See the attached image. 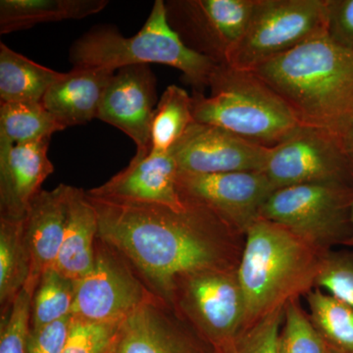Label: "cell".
I'll list each match as a JSON object with an SVG mask.
<instances>
[{
  "mask_svg": "<svg viewBox=\"0 0 353 353\" xmlns=\"http://www.w3.org/2000/svg\"><path fill=\"white\" fill-rule=\"evenodd\" d=\"M99 218L97 238L117 250L157 296L170 299L179 279L204 270H238L245 234L210 209L88 196Z\"/></svg>",
  "mask_w": 353,
  "mask_h": 353,
  "instance_id": "cell-1",
  "label": "cell"
},
{
  "mask_svg": "<svg viewBox=\"0 0 353 353\" xmlns=\"http://www.w3.org/2000/svg\"><path fill=\"white\" fill-rule=\"evenodd\" d=\"M303 126L338 138L353 115V50L328 34L309 39L252 70Z\"/></svg>",
  "mask_w": 353,
  "mask_h": 353,
  "instance_id": "cell-2",
  "label": "cell"
},
{
  "mask_svg": "<svg viewBox=\"0 0 353 353\" xmlns=\"http://www.w3.org/2000/svg\"><path fill=\"white\" fill-rule=\"evenodd\" d=\"M327 252L282 225L255 221L236 271L245 299L243 331L314 290Z\"/></svg>",
  "mask_w": 353,
  "mask_h": 353,
  "instance_id": "cell-3",
  "label": "cell"
},
{
  "mask_svg": "<svg viewBox=\"0 0 353 353\" xmlns=\"http://www.w3.org/2000/svg\"><path fill=\"white\" fill-rule=\"evenodd\" d=\"M74 66L115 71L134 65L164 64L182 72L194 92H204L220 64L185 46L167 18L166 2L157 0L141 31L126 38L114 28H95L70 50Z\"/></svg>",
  "mask_w": 353,
  "mask_h": 353,
  "instance_id": "cell-4",
  "label": "cell"
},
{
  "mask_svg": "<svg viewBox=\"0 0 353 353\" xmlns=\"http://www.w3.org/2000/svg\"><path fill=\"white\" fill-rule=\"evenodd\" d=\"M211 94L194 92V121L219 127L272 148L287 138L299 120L280 95L250 70L220 64L210 81Z\"/></svg>",
  "mask_w": 353,
  "mask_h": 353,
  "instance_id": "cell-5",
  "label": "cell"
},
{
  "mask_svg": "<svg viewBox=\"0 0 353 353\" xmlns=\"http://www.w3.org/2000/svg\"><path fill=\"white\" fill-rule=\"evenodd\" d=\"M353 185L303 183L275 190L260 218L282 225L322 252L345 245L352 234Z\"/></svg>",
  "mask_w": 353,
  "mask_h": 353,
  "instance_id": "cell-6",
  "label": "cell"
},
{
  "mask_svg": "<svg viewBox=\"0 0 353 353\" xmlns=\"http://www.w3.org/2000/svg\"><path fill=\"white\" fill-rule=\"evenodd\" d=\"M327 34V0H256L243 39L226 65L252 70Z\"/></svg>",
  "mask_w": 353,
  "mask_h": 353,
  "instance_id": "cell-7",
  "label": "cell"
},
{
  "mask_svg": "<svg viewBox=\"0 0 353 353\" xmlns=\"http://www.w3.org/2000/svg\"><path fill=\"white\" fill-rule=\"evenodd\" d=\"M238 270H204L179 279L169 303L216 350L243 332L245 299Z\"/></svg>",
  "mask_w": 353,
  "mask_h": 353,
  "instance_id": "cell-8",
  "label": "cell"
},
{
  "mask_svg": "<svg viewBox=\"0 0 353 353\" xmlns=\"http://www.w3.org/2000/svg\"><path fill=\"white\" fill-rule=\"evenodd\" d=\"M154 294L124 256L97 238L94 267L76 281L71 314L85 321L121 324Z\"/></svg>",
  "mask_w": 353,
  "mask_h": 353,
  "instance_id": "cell-9",
  "label": "cell"
},
{
  "mask_svg": "<svg viewBox=\"0 0 353 353\" xmlns=\"http://www.w3.org/2000/svg\"><path fill=\"white\" fill-rule=\"evenodd\" d=\"M263 174L274 192L303 183L353 185V168L334 134L301 125L269 148Z\"/></svg>",
  "mask_w": 353,
  "mask_h": 353,
  "instance_id": "cell-10",
  "label": "cell"
},
{
  "mask_svg": "<svg viewBox=\"0 0 353 353\" xmlns=\"http://www.w3.org/2000/svg\"><path fill=\"white\" fill-rule=\"evenodd\" d=\"M256 0H173L167 18L190 50L226 64L252 18Z\"/></svg>",
  "mask_w": 353,
  "mask_h": 353,
  "instance_id": "cell-11",
  "label": "cell"
},
{
  "mask_svg": "<svg viewBox=\"0 0 353 353\" xmlns=\"http://www.w3.org/2000/svg\"><path fill=\"white\" fill-rule=\"evenodd\" d=\"M176 189L183 201L205 206L245 236L260 218L265 202L274 192L261 171L218 174L179 172Z\"/></svg>",
  "mask_w": 353,
  "mask_h": 353,
  "instance_id": "cell-12",
  "label": "cell"
},
{
  "mask_svg": "<svg viewBox=\"0 0 353 353\" xmlns=\"http://www.w3.org/2000/svg\"><path fill=\"white\" fill-rule=\"evenodd\" d=\"M111 353H217V350L171 303L154 294L121 323Z\"/></svg>",
  "mask_w": 353,
  "mask_h": 353,
  "instance_id": "cell-13",
  "label": "cell"
},
{
  "mask_svg": "<svg viewBox=\"0 0 353 353\" xmlns=\"http://www.w3.org/2000/svg\"><path fill=\"white\" fill-rule=\"evenodd\" d=\"M268 152L267 146L197 122L171 150L179 172L196 174L262 171Z\"/></svg>",
  "mask_w": 353,
  "mask_h": 353,
  "instance_id": "cell-14",
  "label": "cell"
},
{
  "mask_svg": "<svg viewBox=\"0 0 353 353\" xmlns=\"http://www.w3.org/2000/svg\"><path fill=\"white\" fill-rule=\"evenodd\" d=\"M157 99V80L148 65L124 67L114 74L109 82L97 119L130 137L136 143V154H150V129Z\"/></svg>",
  "mask_w": 353,
  "mask_h": 353,
  "instance_id": "cell-15",
  "label": "cell"
},
{
  "mask_svg": "<svg viewBox=\"0 0 353 353\" xmlns=\"http://www.w3.org/2000/svg\"><path fill=\"white\" fill-rule=\"evenodd\" d=\"M179 169L172 152L134 155L124 170L103 185L88 190L90 196L115 201L157 203L183 209L176 189Z\"/></svg>",
  "mask_w": 353,
  "mask_h": 353,
  "instance_id": "cell-16",
  "label": "cell"
},
{
  "mask_svg": "<svg viewBox=\"0 0 353 353\" xmlns=\"http://www.w3.org/2000/svg\"><path fill=\"white\" fill-rule=\"evenodd\" d=\"M50 139L26 145H0V215L25 219L32 199L54 171L48 158Z\"/></svg>",
  "mask_w": 353,
  "mask_h": 353,
  "instance_id": "cell-17",
  "label": "cell"
},
{
  "mask_svg": "<svg viewBox=\"0 0 353 353\" xmlns=\"http://www.w3.org/2000/svg\"><path fill=\"white\" fill-rule=\"evenodd\" d=\"M71 185L43 190L32 199L24 219L26 245L31 257V277L39 280L53 268L63 243Z\"/></svg>",
  "mask_w": 353,
  "mask_h": 353,
  "instance_id": "cell-18",
  "label": "cell"
},
{
  "mask_svg": "<svg viewBox=\"0 0 353 353\" xmlns=\"http://www.w3.org/2000/svg\"><path fill=\"white\" fill-rule=\"evenodd\" d=\"M113 70L74 66L53 83L44 95V108L66 128L85 125L97 118Z\"/></svg>",
  "mask_w": 353,
  "mask_h": 353,
  "instance_id": "cell-19",
  "label": "cell"
},
{
  "mask_svg": "<svg viewBox=\"0 0 353 353\" xmlns=\"http://www.w3.org/2000/svg\"><path fill=\"white\" fill-rule=\"evenodd\" d=\"M99 218L87 192L72 187L63 243L53 268L73 281L85 277L95 261Z\"/></svg>",
  "mask_w": 353,
  "mask_h": 353,
  "instance_id": "cell-20",
  "label": "cell"
},
{
  "mask_svg": "<svg viewBox=\"0 0 353 353\" xmlns=\"http://www.w3.org/2000/svg\"><path fill=\"white\" fill-rule=\"evenodd\" d=\"M108 4L106 0H1L0 34L43 23L83 19L101 12Z\"/></svg>",
  "mask_w": 353,
  "mask_h": 353,
  "instance_id": "cell-21",
  "label": "cell"
},
{
  "mask_svg": "<svg viewBox=\"0 0 353 353\" xmlns=\"http://www.w3.org/2000/svg\"><path fill=\"white\" fill-rule=\"evenodd\" d=\"M62 73L36 63L24 55L0 43V101L39 102L43 101Z\"/></svg>",
  "mask_w": 353,
  "mask_h": 353,
  "instance_id": "cell-22",
  "label": "cell"
},
{
  "mask_svg": "<svg viewBox=\"0 0 353 353\" xmlns=\"http://www.w3.org/2000/svg\"><path fill=\"white\" fill-rule=\"evenodd\" d=\"M32 264L26 245L24 219L0 217V305L1 315L31 278Z\"/></svg>",
  "mask_w": 353,
  "mask_h": 353,
  "instance_id": "cell-23",
  "label": "cell"
},
{
  "mask_svg": "<svg viewBox=\"0 0 353 353\" xmlns=\"http://www.w3.org/2000/svg\"><path fill=\"white\" fill-rule=\"evenodd\" d=\"M63 130L41 101L0 104V145L37 143Z\"/></svg>",
  "mask_w": 353,
  "mask_h": 353,
  "instance_id": "cell-24",
  "label": "cell"
},
{
  "mask_svg": "<svg viewBox=\"0 0 353 353\" xmlns=\"http://www.w3.org/2000/svg\"><path fill=\"white\" fill-rule=\"evenodd\" d=\"M194 122L192 97L178 85H169L153 114L150 154H168Z\"/></svg>",
  "mask_w": 353,
  "mask_h": 353,
  "instance_id": "cell-25",
  "label": "cell"
},
{
  "mask_svg": "<svg viewBox=\"0 0 353 353\" xmlns=\"http://www.w3.org/2000/svg\"><path fill=\"white\" fill-rule=\"evenodd\" d=\"M309 316L331 352L353 353V308L320 289L305 296Z\"/></svg>",
  "mask_w": 353,
  "mask_h": 353,
  "instance_id": "cell-26",
  "label": "cell"
},
{
  "mask_svg": "<svg viewBox=\"0 0 353 353\" xmlns=\"http://www.w3.org/2000/svg\"><path fill=\"white\" fill-rule=\"evenodd\" d=\"M76 296V281L54 268L43 272L32 299L31 328H41L72 315Z\"/></svg>",
  "mask_w": 353,
  "mask_h": 353,
  "instance_id": "cell-27",
  "label": "cell"
},
{
  "mask_svg": "<svg viewBox=\"0 0 353 353\" xmlns=\"http://www.w3.org/2000/svg\"><path fill=\"white\" fill-rule=\"evenodd\" d=\"M299 299L285 304L284 321L278 339V353H330Z\"/></svg>",
  "mask_w": 353,
  "mask_h": 353,
  "instance_id": "cell-28",
  "label": "cell"
},
{
  "mask_svg": "<svg viewBox=\"0 0 353 353\" xmlns=\"http://www.w3.org/2000/svg\"><path fill=\"white\" fill-rule=\"evenodd\" d=\"M39 281L30 278L8 311L1 315L0 353H28L32 299Z\"/></svg>",
  "mask_w": 353,
  "mask_h": 353,
  "instance_id": "cell-29",
  "label": "cell"
},
{
  "mask_svg": "<svg viewBox=\"0 0 353 353\" xmlns=\"http://www.w3.org/2000/svg\"><path fill=\"white\" fill-rule=\"evenodd\" d=\"M315 289H324L353 308V252L332 250L327 252Z\"/></svg>",
  "mask_w": 353,
  "mask_h": 353,
  "instance_id": "cell-30",
  "label": "cell"
},
{
  "mask_svg": "<svg viewBox=\"0 0 353 353\" xmlns=\"http://www.w3.org/2000/svg\"><path fill=\"white\" fill-rule=\"evenodd\" d=\"M284 321V308L241 332L217 353H278V339Z\"/></svg>",
  "mask_w": 353,
  "mask_h": 353,
  "instance_id": "cell-31",
  "label": "cell"
},
{
  "mask_svg": "<svg viewBox=\"0 0 353 353\" xmlns=\"http://www.w3.org/2000/svg\"><path fill=\"white\" fill-rule=\"evenodd\" d=\"M119 325L73 317L68 341L62 353H111Z\"/></svg>",
  "mask_w": 353,
  "mask_h": 353,
  "instance_id": "cell-32",
  "label": "cell"
},
{
  "mask_svg": "<svg viewBox=\"0 0 353 353\" xmlns=\"http://www.w3.org/2000/svg\"><path fill=\"white\" fill-rule=\"evenodd\" d=\"M72 320L73 316L69 315L41 328H31L28 353H62L68 341Z\"/></svg>",
  "mask_w": 353,
  "mask_h": 353,
  "instance_id": "cell-33",
  "label": "cell"
},
{
  "mask_svg": "<svg viewBox=\"0 0 353 353\" xmlns=\"http://www.w3.org/2000/svg\"><path fill=\"white\" fill-rule=\"evenodd\" d=\"M327 34L353 50V0H327Z\"/></svg>",
  "mask_w": 353,
  "mask_h": 353,
  "instance_id": "cell-34",
  "label": "cell"
},
{
  "mask_svg": "<svg viewBox=\"0 0 353 353\" xmlns=\"http://www.w3.org/2000/svg\"><path fill=\"white\" fill-rule=\"evenodd\" d=\"M338 139L345 157H347L348 161L352 164L353 168V115L347 121L345 128L341 130Z\"/></svg>",
  "mask_w": 353,
  "mask_h": 353,
  "instance_id": "cell-35",
  "label": "cell"
},
{
  "mask_svg": "<svg viewBox=\"0 0 353 353\" xmlns=\"http://www.w3.org/2000/svg\"><path fill=\"white\" fill-rule=\"evenodd\" d=\"M352 234L350 239L347 241V243H345V246H350V248H353V201L352 204Z\"/></svg>",
  "mask_w": 353,
  "mask_h": 353,
  "instance_id": "cell-36",
  "label": "cell"
},
{
  "mask_svg": "<svg viewBox=\"0 0 353 353\" xmlns=\"http://www.w3.org/2000/svg\"><path fill=\"white\" fill-rule=\"evenodd\" d=\"M330 353H334V352H330Z\"/></svg>",
  "mask_w": 353,
  "mask_h": 353,
  "instance_id": "cell-37",
  "label": "cell"
}]
</instances>
